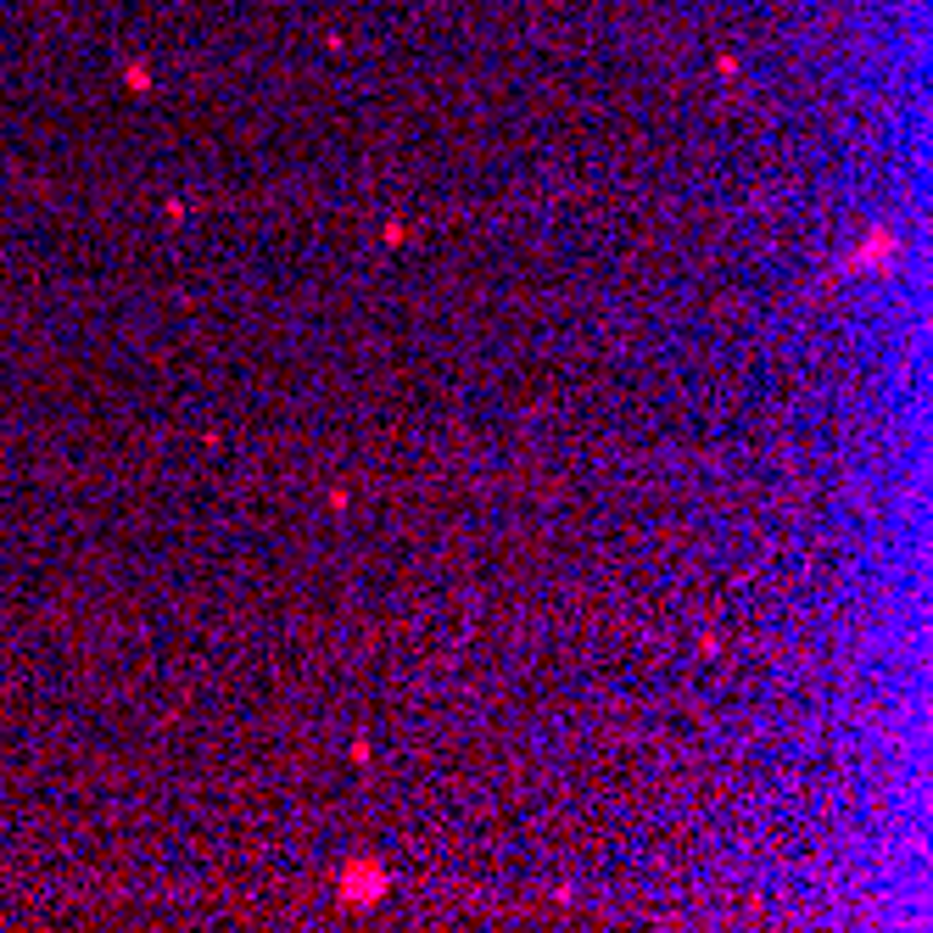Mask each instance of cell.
Segmentation results:
<instances>
[{
    "instance_id": "obj_1",
    "label": "cell",
    "mask_w": 933,
    "mask_h": 933,
    "mask_svg": "<svg viewBox=\"0 0 933 933\" xmlns=\"http://www.w3.org/2000/svg\"><path fill=\"white\" fill-rule=\"evenodd\" d=\"M883 268H894V236H867L861 252H849V275H883Z\"/></svg>"
},
{
    "instance_id": "obj_2",
    "label": "cell",
    "mask_w": 933,
    "mask_h": 933,
    "mask_svg": "<svg viewBox=\"0 0 933 933\" xmlns=\"http://www.w3.org/2000/svg\"><path fill=\"white\" fill-rule=\"evenodd\" d=\"M386 894V872L380 867H346L341 872V900L358 906V900H380Z\"/></svg>"
}]
</instances>
